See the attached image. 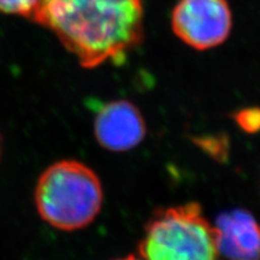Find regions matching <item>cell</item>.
<instances>
[{"label":"cell","mask_w":260,"mask_h":260,"mask_svg":"<svg viewBox=\"0 0 260 260\" xmlns=\"http://www.w3.org/2000/svg\"><path fill=\"white\" fill-rule=\"evenodd\" d=\"M32 21L86 69L122 63L144 39L141 0H40Z\"/></svg>","instance_id":"1"},{"label":"cell","mask_w":260,"mask_h":260,"mask_svg":"<svg viewBox=\"0 0 260 260\" xmlns=\"http://www.w3.org/2000/svg\"><path fill=\"white\" fill-rule=\"evenodd\" d=\"M104 201L102 181L86 164L73 159L59 160L39 177L34 203L42 220L63 232L89 225Z\"/></svg>","instance_id":"2"},{"label":"cell","mask_w":260,"mask_h":260,"mask_svg":"<svg viewBox=\"0 0 260 260\" xmlns=\"http://www.w3.org/2000/svg\"><path fill=\"white\" fill-rule=\"evenodd\" d=\"M142 260H219L213 224L198 203L155 211L139 245Z\"/></svg>","instance_id":"3"},{"label":"cell","mask_w":260,"mask_h":260,"mask_svg":"<svg viewBox=\"0 0 260 260\" xmlns=\"http://www.w3.org/2000/svg\"><path fill=\"white\" fill-rule=\"evenodd\" d=\"M171 25L184 44L206 51L229 38L233 14L226 0H180L172 11Z\"/></svg>","instance_id":"4"},{"label":"cell","mask_w":260,"mask_h":260,"mask_svg":"<svg viewBox=\"0 0 260 260\" xmlns=\"http://www.w3.org/2000/svg\"><path fill=\"white\" fill-rule=\"evenodd\" d=\"M93 130L98 144L116 153L138 147L147 134L141 111L124 99L112 100L100 106L94 116Z\"/></svg>","instance_id":"5"},{"label":"cell","mask_w":260,"mask_h":260,"mask_svg":"<svg viewBox=\"0 0 260 260\" xmlns=\"http://www.w3.org/2000/svg\"><path fill=\"white\" fill-rule=\"evenodd\" d=\"M217 249L226 260H260V223L249 211L220 213L213 224Z\"/></svg>","instance_id":"6"},{"label":"cell","mask_w":260,"mask_h":260,"mask_svg":"<svg viewBox=\"0 0 260 260\" xmlns=\"http://www.w3.org/2000/svg\"><path fill=\"white\" fill-rule=\"evenodd\" d=\"M40 0H0V11L10 15H19L32 21Z\"/></svg>","instance_id":"7"},{"label":"cell","mask_w":260,"mask_h":260,"mask_svg":"<svg viewBox=\"0 0 260 260\" xmlns=\"http://www.w3.org/2000/svg\"><path fill=\"white\" fill-rule=\"evenodd\" d=\"M235 119L237 124L247 133H256L260 130V109L252 107L240 110L236 113Z\"/></svg>","instance_id":"8"},{"label":"cell","mask_w":260,"mask_h":260,"mask_svg":"<svg viewBox=\"0 0 260 260\" xmlns=\"http://www.w3.org/2000/svg\"><path fill=\"white\" fill-rule=\"evenodd\" d=\"M115 260H142V259L139 258V256H135V255H128V256H124V258H119V259H115Z\"/></svg>","instance_id":"9"},{"label":"cell","mask_w":260,"mask_h":260,"mask_svg":"<svg viewBox=\"0 0 260 260\" xmlns=\"http://www.w3.org/2000/svg\"><path fill=\"white\" fill-rule=\"evenodd\" d=\"M2 152H3V141H2V136H0V157H2Z\"/></svg>","instance_id":"10"}]
</instances>
